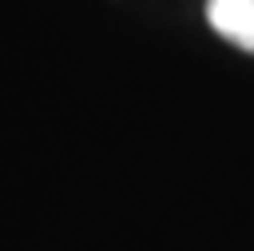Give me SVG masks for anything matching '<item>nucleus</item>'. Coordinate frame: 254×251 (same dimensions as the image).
Wrapping results in <instances>:
<instances>
[{
	"instance_id": "1",
	"label": "nucleus",
	"mask_w": 254,
	"mask_h": 251,
	"mask_svg": "<svg viewBox=\"0 0 254 251\" xmlns=\"http://www.w3.org/2000/svg\"><path fill=\"white\" fill-rule=\"evenodd\" d=\"M206 20L222 40L254 52V0H206Z\"/></svg>"
}]
</instances>
